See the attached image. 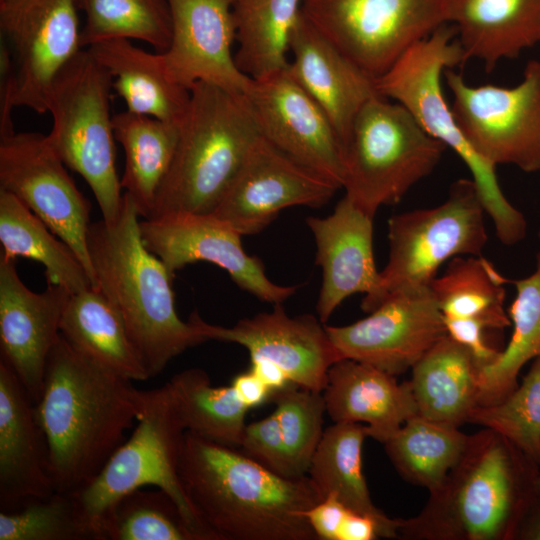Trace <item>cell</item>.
Segmentation results:
<instances>
[{"mask_svg": "<svg viewBox=\"0 0 540 540\" xmlns=\"http://www.w3.org/2000/svg\"><path fill=\"white\" fill-rule=\"evenodd\" d=\"M131 382L89 360L60 335L34 405L55 491H79L125 441L143 396Z\"/></svg>", "mask_w": 540, "mask_h": 540, "instance_id": "cell-1", "label": "cell"}, {"mask_svg": "<svg viewBox=\"0 0 540 540\" xmlns=\"http://www.w3.org/2000/svg\"><path fill=\"white\" fill-rule=\"evenodd\" d=\"M178 473L215 540H318L304 512L324 498L308 475L281 476L232 446L190 432Z\"/></svg>", "mask_w": 540, "mask_h": 540, "instance_id": "cell-2", "label": "cell"}, {"mask_svg": "<svg viewBox=\"0 0 540 540\" xmlns=\"http://www.w3.org/2000/svg\"><path fill=\"white\" fill-rule=\"evenodd\" d=\"M540 466L496 431L469 435L466 447L419 514L402 519L398 538L514 540L539 494Z\"/></svg>", "mask_w": 540, "mask_h": 540, "instance_id": "cell-3", "label": "cell"}, {"mask_svg": "<svg viewBox=\"0 0 540 540\" xmlns=\"http://www.w3.org/2000/svg\"><path fill=\"white\" fill-rule=\"evenodd\" d=\"M140 216L124 193L119 217L90 224L88 251L98 289L119 313L149 378L207 340L175 308L173 276L144 245Z\"/></svg>", "mask_w": 540, "mask_h": 540, "instance_id": "cell-4", "label": "cell"}, {"mask_svg": "<svg viewBox=\"0 0 540 540\" xmlns=\"http://www.w3.org/2000/svg\"><path fill=\"white\" fill-rule=\"evenodd\" d=\"M190 91L172 163L146 219L212 214L259 134L244 95L203 82Z\"/></svg>", "mask_w": 540, "mask_h": 540, "instance_id": "cell-5", "label": "cell"}, {"mask_svg": "<svg viewBox=\"0 0 540 540\" xmlns=\"http://www.w3.org/2000/svg\"><path fill=\"white\" fill-rule=\"evenodd\" d=\"M465 60L456 28L447 23L409 48L375 80L376 88L381 96L403 105L430 136L461 158L498 239L513 246L525 237L527 222L503 194L496 166L477 153L465 138L443 95L442 74Z\"/></svg>", "mask_w": 540, "mask_h": 540, "instance_id": "cell-6", "label": "cell"}, {"mask_svg": "<svg viewBox=\"0 0 540 540\" xmlns=\"http://www.w3.org/2000/svg\"><path fill=\"white\" fill-rule=\"evenodd\" d=\"M112 77L85 48L54 79L47 97L51 148L92 190L102 219L120 215L123 195L115 164Z\"/></svg>", "mask_w": 540, "mask_h": 540, "instance_id": "cell-7", "label": "cell"}, {"mask_svg": "<svg viewBox=\"0 0 540 540\" xmlns=\"http://www.w3.org/2000/svg\"><path fill=\"white\" fill-rule=\"evenodd\" d=\"M445 149L403 105L374 97L356 115L342 147L345 196L374 218L428 176Z\"/></svg>", "mask_w": 540, "mask_h": 540, "instance_id": "cell-8", "label": "cell"}, {"mask_svg": "<svg viewBox=\"0 0 540 540\" xmlns=\"http://www.w3.org/2000/svg\"><path fill=\"white\" fill-rule=\"evenodd\" d=\"M185 432L166 384L143 391L132 435L86 486L72 493L94 540L107 511L128 493L147 486L167 493L202 540H215L195 513L179 477Z\"/></svg>", "mask_w": 540, "mask_h": 540, "instance_id": "cell-9", "label": "cell"}, {"mask_svg": "<svg viewBox=\"0 0 540 540\" xmlns=\"http://www.w3.org/2000/svg\"><path fill=\"white\" fill-rule=\"evenodd\" d=\"M486 214L472 179H459L436 207L393 215L388 220L389 256L376 292L361 308L372 312L389 297L430 287L439 268L458 256L481 255Z\"/></svg>", "mask_w": 540, "mask_h": 540, "instance_id": "cell-10", "label": "cell"}, {"mask_svg": "<svg viewBox=\"0 0 540 540\" xmlns=\"http://www.w3.org/2000/svg\"><path fill=\"white\" fill-rule=\"evenodd\" d=\"M450 0H303L302 14L375 80L449 23Z\"/></svg>", "mask_w": 540, "mask_h": 540, "instance_id": "cell-11", "label": "cell"}, {"mask_svg": "<svg viewBox=\"0 0 540 540\" xmlns=\"http://www.w3.org/2000/svg\"><path fill=\"white\" fill-rule=\"evenodd\" d=\"M452 112L465 138L483 158L540 171V62L530 61L514 87L471 86L451 69L444 71Z\"/></svg>", "mask_w": 540, "mask_h": 540, "instance_id": "cell-12", "label": "cell"}, {"mask_svg": "<svg viewBox=\"0 0 540 540\" xmlns=\"http://www.w3.org/2000/svg\"><path fill=\"white\" fill-rule=\"evenodd\" d=\"M65 166L46 135L15 132L0 138V189L15 195L73 249L94 287L88 251L91 206Z\"/></svg>", "mask_w": 540, "mask_h": 540, "instance_id": "cell-13", "label": "cell"}, {"mask_svg": "<svg viewBox=\"0 0 540 540\" xmlns=\"http://www.w3.org/2000/svg\"><path fill=\"white\" fill-rule=\"evenodd\" d=\"M77 0H1L0 28L15 65V107L47 112L59 72L82 49Z\"/></svg>", "mask_w": 540, "mask_h": 540, "instance_id": "cell-14", "label": "cell"}, {"mask_svg": "<svg viewBox=\"0 0 540 540\" xmlns=\"http://www.w3.org/2000/svg\"><path fill=\"white\" fill-rule=\"evenodd\" d=\"M139 228L146 248L173 277L188 264L209 262L225 270L239 288L273 305L282 304L298 288L272 282L263 262L244 251L242 235L214 214H167L142 219Z\"/></svg>", "mask_w": 540, "mask_h": 540, "instance_id": "cell-15", "label": "cell"}, {"mask_svg": "<svg viewBox=\"0 0 540 540\" xmlns=\"http://www.w3.org/2000/svg\"><path fill=\"white\" fill-rule=\"evenodd\" d=\"M340 189L258 134L212 214L242 236L263 231L281 210L321 207Z\"/></svg>", "mask_w": 540, "mask_h": 540, "instance_id": "cell-16", "label": "cell"}, {"mask_svg": "<svg viewBox=\"0 0 540 540\" xmlns=\"http://www.w3.org/2000/svg\"><path fill=\"white\" fill-rule=\"evenodd\" d=\"M341 358L404 373L447 335L430 287L395 294L370 314L345 326H325Z\"/></svg>", "mask_w": 540, "mask_h": 540, "instance_id": "cell-17", "label": "cell"}, {"mask_svg": "<svg viewBox=\"0 0 540 540\" xmlns=\"http://www.w3.org/2000/svg\"><path fill=\"white\" fill-rule=\"evenodd\" d=\"M244 97L261 136L342 188L341 141L327 115L287 68L252 79Z\"/></svg>", "mask_w": 540, "mask_h": 540, "instance_id": "cell-18", "label": "cell"}, {"mask_svg": "<svg viewBox=\"0 0 540 540\" xmlns=\"http://www.w3.org/2000/svg\"><path fill=\"white\" fill-rule=\"evenodd\" d=\"M188 320L207 341L239 344L250 358L276 363L292 383L306 389L323 392L329 368L342 359L319 318L311 314L291 317L281 304L231 327L210 324L197 311Z\"/></svg>", "mask_w": 540, "mask_h": 540, "instance_id": "cell-19", "label": "cell"}, {"mask_svg": "<svg viewBox=\"0 0 540 540\" xmlns=\"http://www.w3.org/2000/svg\"><path fill=\"white\" fill-rule=\"evenodd\" d=\"M171 41L162 53L167 71L190 89L203 82L245 95L252 79L237 67L233 0H167Z\"/></svg>", "mask_w": 540, "mask_h": 540, "instance_id": "cell-20", "label": "cell"}, {"mask_svg": "<svg viewBox=\"0 0 540 540\" xmlns=\"http://www.w3.org/2000/svg\"><path fill=\"white\" fill-rule=\"evenodd\" d=\"M70 294L56 284L33 292L20 279L15 260L0 254V360L16 373L34 403L42 393L48 356L61 335Z\"/></svg>", "mask_w": 540, "mask_h": 540, "instance_id": "cell-21", "label": "cell"}, {"mask_svg": "<svg viewBox=\"0 0 540 540\" xmlns=\"http://www.w3.org/2000/svg\"><path fill=\"white\" fill-rule=\"evenodd\" d=\"M373 219L346 196L327 217L306 219L316 244V263L322 268L316 305L322 323L346 298L357 293L369 298L377 290Z\"/></svg>", "mask_w": 540, "mask_h": 540, "instance_id": "cell-22", "label": "cell"}, {"mask_svg": "<svg viewBox=\"0 0 540 540\" xmlns=\"http://www.w3.org/2000/svg\"><path fill=\"white\" fill-rule=\"evenodd\" d=\"M34 401L4 361L0 360V504L13 510L55 492L44 433Z\"/></svg>", "mask_w": 540, "mask_h": 540, "instance_id": "cell-23", "label": "cell"}, {"mask_svg": "<svg viewBox=\"0 0 540 540\" xmlns=\"http://www.w3.org/2000/svg\"><path fill=\"white\" fill-rule=\"evenodd\" d=\"M288 72L332 123L343 147L353 121L372 98L375 79L358 67L301 14L290 38Z\"/></svg>", "mask_w": 540, "mask_h": 540, "instance_id": "cell-24", "label": "cell"}, {"mask_svg": "<svg viewBox=\"0 0 540 540\" xmlns=\"http://www.w3.org/2000/svg\"><path fill=\"white\" fill-rule=\"evenodd\" d=\"M322 393L333 422L364 424L367 437L383 444L418 415L410 380L398 383L394 375L349 358L329 368Z\"/></svg>", "mask_w": 540, "mask_h": 540, "instance_id": "cell-25", "label": "cell"}, {"mask_svg": "<svg viewBox=\"0 0 540 540\" xmlns=\"http://www.w3.org/2000/svg\"><path fill=\"white\" fill-rule=\"evenodd\" d=\"M449 23L466 60L491 71L540 42V0H450Z\"/></svg>", "mask_w": 540, "mask_h": 540, "instance_id": "cell-26", "label": "cell"}, {"mask_svg": "<svg viewBox=\"0 0 540 540\" xmlns=\"http://www.w3.org/2000/svg\"><path fill=\"white\" fill-rule=\"evenodd\" d=\"M86 49L112 77V88L125 101L127 111L180 124L191 91L170 76L161 52H148L127 39L107 40Z\"/></svg>", "mask_w": 540, "mask_h": 540, "instance_id": "cell-27", "label": "cell"}, {"mask_svg": "<svg viewBox=\"0 0 540 540\" xmlns=\"http://www.w3.org/2000/svg\"><path fill=\"white\" fill-rule=\"evenodd\" d=\"M418 415L460 427L479 405V367L470 352L448 334L412 367Z\"/></svg>", "mask_w": 540, "mask_h": 540, "instance_id": "cell-28", "label": "cell"}, {"mask_svg": "<svg viewBox=\"0 0 540 540\" xmlns=\"http://www.w3.org/2000/svg\"><path fill=\"white\" fill-rule=\"evenodd\" d=\"M60 333L77 352L104 369L130 381L149 379L123 320L98 289L69 295Z\"/></svg>", "mask_w": 540, "mask_h": 540, "instance_id": "cell-29", "label": "cell"}, {"mask_svg": "<svg viewBox=\"0 0 540 540\" xmlns=\"http://www.w3.org/2000/svg\"><path fill=\"white\" fill-rule=\"evenodd\" d=\"M367 437L361 423L334 422L322 435L308 476L323 498L335 496L353 511L372 518L383 538H398L402 519L390 518L373 503L362 471V446Z\"/></svg>", "mask_w": 540, "mask_h": 540, "instance_id": "cell-30", "label": "cell"}, {"mask_svg": "<svg viewBox=\"0 0 540 540\" xmlns=\"http://www.w3.org/2000/svg\"><path fill=\"white\" fill-rule=\"evenodd\" d=\"M113 129L125 153L121 187L146 219L172 163L179 124L126 110L113 116Z\"/></svg>", "mask_w": 540, "mask_h": 540, "instance_id": "cell-31", "label": "cell"}, {"mask_svg": "<svg viewBox=\"0 0 540 540\" xmlns=\"http://www.w3.org/2000/svg\"><path fill=\"white\" fill-rule=\"evenodd\" d=\"M0 254L7 259L28 258L45 268L47 284L70 293L92 287L81 261L62 239L12 193L0 189Z\"/></svg>", "mask_w": 540, "mask_h": 540, "instance_id": "cell-32", "label": "cell"}, {"mask_svg": "<svg viewBox=\"0 0 540 540\" xmlns=\"http://www.w3.org/2000/svg\"><path fill=\"white\" fill-rule=\"evenodd\" d=\"M303 0H233L237 67L253 80L288 67L291 34Z\"/></svg>", "mask_w": 540, "mask_h": 540, "instance_id": "cell-33", "label": "cell"}, {"mask_svg": "<svg viewBox=\"0 0 540 540\" xmlns=\"http://www.w3.org/2000/svg\"><path fill=\"white\" fill-rule=\"evenodd\" d=\"M507 282L481 255L458 256L434 278L430 290L443 318L474 319L502 330L511 325L504 309Z\"/></svg>", "mask_w": 540, "mask_h": 540, "instance_id": "cell-34", "label": "cell"}, {"mask_svg": "<svg viewBox=\"0 0 540 540\" xmlns=\"http://www.w3.org/2000/svg\"><path fill=\"white\" fill-rule=\"evenodd\" d=\"M186 432L227 446H240L249 410L232 385L215 387L200 368L186 369L166 383Z\"/></svg>", "mask_w": 540, "mask_h": 540, "instance_id": "cell-35", "label": "cell"}, {"mask_svg": "<svg viewBox=\"0 0 540 540\" xmlns=\"http://www.w3.org/2000/svg\"><path fill=\"white\" fill-rule=\"evenodd\" d=\"M514 285L516 296L508 310L511 339L492 364L479 370V405L505 399L518 386L524 365L540 357V252L534 271Z\"/></svg>", "mask_w": 540, "mask_h": 540, "instance_id": "cell-36", "label": "cell"}, {"mask_svg": "<svg viewBox=\"0 0 540 540\" xmlns=\"http://www.w3.org/2000/svg\"><path fill=\"white\" fill-rule=\"evenodd\" d=\"M468 438L459 427L416 415L384 445L401 477L431 492L458 462Z\"/></svg>", "mask_w": 540, "mask_h": 540, "instance_id": "cell-37", "label": "cell"}, {"mask_svg": "<svg viewBox=\"0 0 540 540\" xmlns=\"http://www.w3.org/2000/svg\"><path fill=\"white\" fill-rule=\"evenodd\" d=\"M86 16L81 47L127 39L148 43L157 52L171 41V14L167 0H77Z\"/></svg>", "mask_w": 540, "mask_h": 540, "instance_id": "cell-38", "label": "cell"}, {"mask_svg": "<svg viewBox=\"0 0 540 540\" xmlns=\"http://www.w3.org/2000/svg\"><path fill=\"white\" fill-rule=\"evenodd\" d=\"M98 540H202L174 500L160 489L132 491L104 515Z\"/></svg>", "mask_w": 540, "mask_h": 540, "instance_id": "cell-39", "label": "cell"}, {"mask_svg": "<svg viewBox=\"0 0 540 540\" xmlns=\"http://www.w3.org/2000/svg\"><path fill=\"white\" fill-rule=\"evenodd\" d=\"M468 423L496 431L540 466V357L513 392L498 403L478 405Z\"/></svg>", "mask_w": 540, "mask_h": 540, "instance_id": "cell-40", "label": "cell"}, {"mask_svg": "<svg viewBox=\"0 0 540 540\" xmlns=\"http://www.w3.org/2000/svg\"><path fill=\"white\" fill-rule=\"evenodd\" d=\"M94 540L72 493L53 492L1 510L0 540Z\"/></svg>", "mask_w": 540, "mask_h": 540, "instance_id": "cell-41", "label": "cell"}, {"mask_svg": "<svg viewBox=\"0 0 540 540\" xmlns=\"http://www.w3.org/2000/svg\"><path fill=\"white\" fill-rule=\"evenodd\" d=\"M288 460L295 477L308 474L312 457L324 433L326 412L322 392L294 383L271 394Z\"/></svg>", "mask_w": 540, "mask_h": 540, "instance_id": "cell-42", "label": "cell"}, {"mask_svg": "<svg viewBox=\"0 0 540 540\" xmlns=\"http://www.w3.org/2000/svg\"><path fill=\"white\" fill-rule=\"evenodd\" d=\"M240 447L243 452L269 470L290 478L289 464L281 428L275 412L245 426Z\"/></svg>", "mask_w": 540, "mask_h": 540, "instance_id": "cell-43", "label": "cell"}, {"mask_svg": "<svg viewBox=\"0 0 540 540\" xmlns=\"http://www.w3.org/2000/svg\"><path fill=\"white\" fill-rule=\"evenodd\" d=\"M447 334L464 346L474 358L479 370L492 364L500 351L491 347L485 340L484 331L488 327L474 319L444 318Z\"/></svg>", "mask_w": 540, "mask_h": 540, "instance_id": "cell-44", "label": "cell"}, {"mask_svg": "<svg viewBox=\"0 0 540 540\" xmlns=\"http://www.w3.org/2000/svg\"><path fill=\"white\" fill-rule=\"evenodd\" d=\"M353 511L333 495L304 512L318 540H341L342 530Z\"/></svg>", "mask_w": 540, "mask_h": 540, "instance_id": "cell-45", "label": "cell"}, {"mask_svg": "<svg viewBox=\"0 0 540 540\" xmlns=\"http://www.w3.org/2000/svg\"><path fill=\"white\" fill-rule=\"evenodd\" d=\"M15 65L6 42L0 46V138L15 133L12 111L15 108Z\"/></svg>", "mask_w": 540, "mask_h": 540, "instance_id": "cell-46", "label": "cell"}, {"mask_svg": "<svg viewBox=\"0 0 540 540\" xmlns=\"http://www.w3.org/2000/svg\"><path fill=\"white\" fill-rule=\"evenodd\" d=\"M231 385L249 409L256 408L271 398L270 389L250 370L236 375Z\"/></svg>", "mask_w": 540, "mask_h": 540, "instance_id": "cell-47", "label": "cell"}, {"mask_svg": "<svg viewBox=\"0 0 540 540\" xmlns=\"http://www.w3.org/2000/svg\"><path fill=\"white\" fill-rule=\"evenodd\" d=\"M249 370L252 371L272 393L281 390L292 383L286 372L279 365L264 358H250Z\"/></svg>", "mask_w": 540, "mask_h": 540, "instance_id": "cell-48", "label": "cell"}, {"mask_svg": "<svg viewBox=\"0 0 540 540\" xmlns=\"http://www.w3.org/2000/svg\"><path fill=\"white\" fill-rule=\"evenodd\" d=\"M516 539L540 540V493L527 510L519 527Z\"/></svg>", "mask_w": 540, "mask_h": 540, "instance_id": "cell-49", "label": "cell"}, {"mask_svg": "<svg viewBox=\"0 0 540 540\" xmlns=\"http://www.w3.org/2000/svg\"><path fill=\"white\" fill-rule=\"evenodd\" d=\"M537 489H538V492L540 493V470H539V475L537 479Z\"/></svg>", "mask_w": 540, "mask_h": 540, "instance_id": "cell-50", "label": "cell"}, {"mask_svg": "<svg viewBox=\"0 0 540 540\" xmlns=\"http://www.w3.org/2000/svg\"><path fill=\"white\" fill-rule=\"evenodd\" d=\"M538 237H539V241H540V230H539V233H538Z\"/></svg>", "mask_w": 540, "mask_h": 540, "instance_id": "cell-51", "label": "cell"}, {"mask_svg": "<svg viewBox=\"0 0 540 540\" xmlns=\"http://www.w3.org/2000/svg\"><path fill=\"white\" fill-rule=\"evenodd\" d=\"M1 1V0H0Z\"/></svg>", "mask_w": 540, "mask_h": 540, "instance_id": "cell-52", "label": "cell"}]
</instances>
